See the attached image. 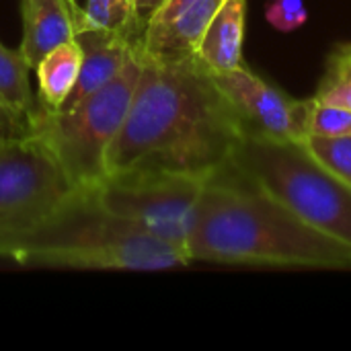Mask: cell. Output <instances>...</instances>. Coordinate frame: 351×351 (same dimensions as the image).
Segmentation results:
<instances>
[{"mask_svg": "<svg viewBox=\"0 0 351 351\" xmlns=\"http://www.w3.org/2000/svg\"><path fill=\"white\" fill-rule=\"evenodd\" d=\"M245 136L241 117L195 56L171 62L142 56L107 175L148 169L212 177L228 167Z\"/></svg>", "mask_w": 351, "mask_h": 351, "instance_id": "6da1fadb", "label": "cell"}, {"mask_svg": "<svg viewBox=\"0 0 351 351\" xmlns=\"http://www.w3.org/2000/svg\"><path fill=\"white\" fill-rule=\"evenodd\" d=\"M191 261L351 269V247L313 228L230 167L212 175L187 239Z\"/></svg>", "mask_w": 351, "mask_h": 351, "instance_id": "7a4b0ae2", "label": "cell"}, {"mask_svg": "<svg viewBox=\"0 0 351 351\" xmlns=\"http://www.w3.org/2000/svg\"><path fill=\"white\" fill-rule=\"evenodd\" d=\"M0 259L27 267L160 271L189 255L103 206L95 187H76L37 222L0 237Z\"/></svg>", "mask_w": 351, "mask_h": 351, "instance_id": "3957f363", "label": "cell"}, {"mask_svg": "<svg viewBox=\"0 0 351 351\" xmlns=\"http://www.w3.org/2000/svg\"><path fill=\"white\" fill-rule=\"evenodd\" d=\"M228 167L313 228L351 247V185L323 167L304 142L247 134Z\"/></svg>", "mask_w": 351, "mask_h": 351, "instance_id": "277c9868", "label": "cell"}, {"mask_svg": "<svg viewBox=\"0 0 351 351\" xmlns=\"http://www.w3.org/2000/svg\"><path fill=\"white\" fill-rule=\"evenodd\" d=\"M142 70L140 45L123 68L99 90L70 109L37 107L29 130L53 154L74 187H97L107 179V154L128 115Z\"/></svg>", "mask_w": 351, "mask_h": 351, "instance_id": "5b68a950", "label": "cell"}, {"mask_svg": "<svg viewBox=\"0 0 351 351\" xmlns=\"http://www.w3.org/2000/svg\"><path fill=\"white\" fill-rule=\"evenodd\" d=\"M208 179L187 173L136 169L107 175L95 191L107 210L187 253L195 206Z\"/></svg>", "mask_w": 351, "mask_h": 351, "instance_id": "8992f818", "label": "cell"}, {"mask_svg": "<svg viewBox=\"0 0 351 351\" xmlns=\"http://www.w3.org/2000/svg\"><path fill=\"white\" fill-rule=\"evenodd\" d=\"M74 189L33 134L0 142V237L37 222Z\"/></svg>", "mask_w": 351, "mask_h": 351, "instance_id": "52a82bcc", "label": "cell"}, {"mask_svg": "<svg viewBox=\"0 0 351 351\" xmlns=\"http://www.w3.org/2000/svg\"><path fill=\"white\" fill-rule=\"evenodd\" d=\"M214 80L249 136L280 142H304L308 138L313 99L288 97L245 66L214 74Z\"/></svg>", "mask_w": 351, "mask_h": 351, "instance_id": "ba28073f", "label": "cell"}, {"mask_svg": "<svg viewBox=\"0 0 351 351\" xmlns=\"http://www.w3.org/2000/svg\"><path fill=\"white\" fill-rule=\"evenodd\" d=\"M222 0H165L144 29L142 56L171 62L195 56Z\"/></svg>", "mask_w": 351, "mask_h": 351, "instance_id": "9c48e42d", "label": "cell"}, {"mask_svg": "<svg viewBox=\"0 0 351 351\" xmlns=\"http://www.w3.org/2000/svg\"><path fill=\"white\" fill-rule=\"evenodd\" d=\"M74 39L82 49V64L78 80L60 111L74 107L90 93L105 86L123 68L136 47L121 33L107 29H78L74 33Z\"/></svg>", "mask_w": 351, "mask_h": 351, "instance_id": "30bf717a", "label": "cell"}, {"mask_svg": "<svg viewBox=\"0 0 351 351\" xmlns=\"http://www.w3.org/2000/svg\"><path fill=\"white\" fill-rule=\"evenodd\" d=\"M82 8L70 0H21L23 43L31 68L56 45L74 37Z\"/></svg>", "mask_w": 351, "mask_h": 351, "instance_id": "8fae6325", "label": "cell"}, {"mask_svg": "<svg viewBox=\"0 0 351 351\" xmlns=\"http://www.w3.org/2000/svg\"><path fill=\"white\" fill-rule=\"evenodd\" d=\"M245 19L247 0H222L212 16L195 51V58L212 74H224L243 66Z\"/></svg>", "mask_w": 351, "mask_h": 351, "instance_id": "7c38bea8", "label": "cell"}, {"mask_svg": "<svg viewBox=\"0 0 351 351\" xmlns=\"http://www.w3.org/2000/svg\"><path fill=\"white\" fill-rule=\"evenodd\" d=\"M82 64V49L76 39H68L49 49L33 68L37 72V101L39 107L60 111L68 95L72 93Z\"/></svg>", "mask_w": 351, "mask_h": 351, "instance_id": "4fadbf2b", "label": "cell"}, {"mask_svg": "<svg viewBox=\"0 0 351 351\" xmlns=\"http://www.w3.org/2000/svg\"><path fill=\"white\" fill-rule=\"evenodd\" d=\"M31 70L33 68L21 47L10 49L0 43V99L16 113H21L27 121L39 107L37 95H33L29 82Z\"/></svg>", "mask_w": 351, "mask_h": 351, "instance_id": "5bb4252c", "label": "cell"}, {"mask_svg": "<svg viewBox=\"0 0 351 351\" xmlns=\"http://www.w3.org/2000/svg\"><path fill=\"white\" fill-rule=\"evenodd\" d=\"M88 27L121 33L134 45H140L144 37V27L136 14L134 0H86V6L80 12L78 29Z\"/></svg>", "mask_w": 351, "mask_h": 351, "instance_id": "9a60e30c", "label": "cell"}, {"mask_svg": "<svg viewBox=\"0 0 351 351\" xmlns=\"http://www.w3.org/2000/svg\"><path fill=\"white\" fill-rule=\"evenodd\" d=\"M313 99L323 105L351 109V53L348 47L333 53L327 74Z\"/></svg>", "mask_w": 351, "mask_h": 351, "instance_id": "2e32d148", "label": "cell"}, {"mask_svg": "<svg viewBox=\"0 0 351 351\" xmlns=\"http://www.w3.org/2000/svg\"><path fill=\"white\" fill-rule=\"evenodd\" d=\"M304 144L323 167L351 185V134L339 138L308 136Z\"/></svg>", "mask_w": 351, "mask_h": 351, "instance_id": "e0dca14e", "label": "cell"}, {"mask_svg": "<svg viewBox=\"0 0 351 351\" xmlns=\"http://www.w3.org/2000/svg\"><path fill=\"white\" fill-rule=\"evenodd\" d=\"M348 134H351V109L323 105L317 101L313 103V111L308 119V136L339 138Z\"/></svg>", "mask_w": 351, "mask_h": 351, "instance_id": "ac0fdd59", "label": "cell"}, {"mask_svg": "<svg viewBox=\"0 0 351 351\" xmlns=\"http://www.w3.org/2000/svg\"><path fill=\"white\" fill-rule=\"evenodd\" d=\"M265 16L278 31H294L300 29L306 19L308 10L302 0H269L265 8Z\"/></svg>", "mask_w": 351, "mask_h": 351, "instance_id": "d6986e66", "label": "cell"}, {"mask_svg": "<svg viewBox=\"0 0 351 351\" xmlns=\"http://www.w3.org/2000/svg\"><path fill=\"white\" fill-rule=\"evenodd\" d=\"M29 134H31L29 121L0 99V142L12 140V138H23Z\"/></svg>", "mask_w": 351, "mask_h": 351, "instance_id": "ffe728a7", "label": "cell"}, {"mask_svg": "<svg viewBox=\"0 0 351 351\" xmlns=\"http://www.w3.org/2000/svg\"><path fill=\"white\" fill-rule=\"evenodd\" d=\"M348 49H350V53H351V45H348Z\"/></svg>", "mask_w": 351, "mask_h": 351, "instance_id": "44dd1931", "label": "cell"}, {"mask_svg": "<svg viewBox=\"0 0 351 351\" xmlns=\"http://www.w3.org/2000/svg\"><path fill=\"white\" fill-rule=\"evenodd\" d=\"M70 2H76V0H70Z\"/></svg>", "mask_w": 351, "mask_h": 351, "instance_id": "7402d4cb", "label": "cell"}]
</instances>
